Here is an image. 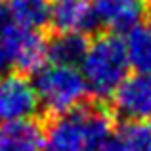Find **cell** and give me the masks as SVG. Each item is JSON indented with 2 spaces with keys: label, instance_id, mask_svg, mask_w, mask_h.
<instances>
[{
  "label": "cell",
  "instance_id": "30bf717a",
  "mask_svg": "<svg viewBox=\"0 0 151 151\" xmlns=\"http://www.w3.org/2000/svg\"><path fill=\"white\" fill-rule=\"evenodd\" d=\"M6 17L14 25L31 31H40L50 25V0H6Z\"/></svg>",
  "mask_w": 151,
  "mask_h": 151
},
{
  "label": "cell",
  "instance_id": "8fae6325",
  "mask_svg": "<svg viewBox=\"0 0 151 151\" xmlns=\"http://www.w3.org/2000/svg\"><path fill=\"white\" fill-rule=\"evenodd\" d=\"M128 67L136 73H151V25H142L128 29L122 38Z\"/></svg>",
  "mask_w": 151,
  "mask_h": 151
},
{
  "label": "cell",
  "instance_id": "4fadbf2b",
  "mask_svg": "<svg viewBox=\"0 0 151 151\" xmlns=\"http://www.w3.org/2000/svg\"><path fill=\"white\" fill-rule=\"evenodd\" d=\"M119 140L124 151H151V122L147 121H126L121 128Z\"/></svg>",
  "mask_w": 151,
  "mask_h": 151
},
{
  "label": "cell",
  "instance_id": "9a60e30c",
  "mask_svg": "<svg viewBox=\"0 0 151 151\" xmlns=\"http://www.w3.org/2000/svg\"><path fill=\"white\" fill-rule=\"evenodd\" d=\"M90 151H124V147H122V142L111 134L105 140H101L100 144H96Z\"/></svg>",
  "mask_w": 151,
  "mask_h": 151
},
{
  "label": "cell",
  "instance_id": "7a4b0ae2",
  "mask_svg": "<svg viewBox=\"0 0 151 151\" xmlns=\"http://www.w3.org/2000/svg\"><path fill=\"white\" fill-rule=\"evenodd\" d=\"M78 65L88 94H92V98L98 101L109 100L130 69L122 38H119L115 33L94 38Z\"/></svg>",
  "mask_w": 151,
  "mask_h": 151
},
{
  "label": "cell",
  "instance_id": "5bb4252c",
  "mask_svg": "<svg viewBox=\"0 0 151 151\" xmlns=\"http://www.w3.org/2000/svg\"><path fill=\"white\" fill-rule=\"evenodd\" d=\"M6 21H8V17L0 23V75H2V73H8V69L12 67L10 48H8V38H6V31H4Z\"/></svg>",
  "mask_w": 151,
  "mask_h": 151
},
{
  "label": "cell",
  "instance_id": "277c9868",
  "mask_svg": "<svg viewBox=\"0 0 151 151\" xmlns=\"http://www.w3.org/2000/svg\"><path fill=\"white\" fill-rule=\"evenodd\" d=\"M4 31L10 48L12 67L17 73L35 75L48 63V40L42 37L40 31L17 27L10 19L4 25Z\"/></svg>",
  "mask_w": 151,
  "mask_h": 151
},
{
  "label": "cell",
  "instance_id": "9c48e42d",
  "mask_svg": "<svg viewBox=\"0 0 151 151\" xmlns=\"http://www.w3.org/2000/svg\"><path fill=\"white\" fill-rule=\"evenodd\" d=\"M44 126L37 119L0 122V151H42Z\"/></svg>",
  "mask_w": 151,
  "mask_h": 151
},
{
  "label": "cell",
  "instance_id": "ac0fdd59",
  "mask_svg": "<svg viewBox=\"0 0 151 151\" xmlns=\"http://www.w3.org/2000/svg\"><path fill=\"white\" fill-rule=\"evenodd\" d=\"M54 2H58V0H54Z\"/></svg>",
  "mask_w": 151,
  "mask_h": 151
},
{
  "label": "cell",
  "instance_id": "2e32d148",
  "mask_svg": "<svg viewBox=\"0 0 151 151\" xmlns=\"http://www.w3.org/2000/svg\"><path fill=\"white\" fill-rule=\"evenodd\" d=\"M6 19V12H4V8H0V23Z\"/></svg>",
  "mask_w": 151,
  "mask_h": 151
},
{
  "label": "cell",
  "instance_id": "ba28073f",
  "mask_svg": "<svg viewBox=\"0 0 151 151\" xmlns=\"http://www.w3.org/2000/svg\"><path fill=\"white\" fill-rule=\"evenodd\" d=\"M50 25L55 33H92L98 27L90 0H58L52 4Z\"/></svg>",
  "mask_w": 151,
  "mask_h": 151
},
{
  "label": "cell",
  "instance_id": "6da1fadb",
  "mask_svg": "<svg viewBox=\"0 0 151 151\" xmlns=\"http://www.w3.org/2000/svg\"><path fill=\"white\" fill-rule=\"evenodd\" d=\"M115 115L101 103H81L63 115L50 117L42 151H90L113 134Z\"/></svg>",
  "mask_w": 151,
  "mask_h": 151
},
{
  "label": "cell",
  "instance_id": "5b68a950",
  "mask_svg": "<svg viewBox=\"0 0 151 151\" xmlns=\"http://www.w3.org/2000/svg\"><path fill=\"white\" fill-rule=\"evenodd\" d=\"M35 84L23 73L0 75V122L35 117L38 111Z\"/></svg>",
  "mask_w": 151,
  "mask_h": 151
},
{
  "label": "cell",
  "instance_id": "52a82bcc",
  "mask_svg": "<svg viewBox=\"0 0 151 151\" xmlns=\"http://www.w3.org/2000/svg\"><path fill=\"white\" fill-rule=\"evenodd\" d=\"M98 27H105L111 33H126L142 23L145 15L144 0H90Z\"/></svg>",
  "mask_w": 151,
  "mask_h": 151
},
{
  "label": "cell",
  "instance_id": "8992f818",
  "mask_svg": "<svg viewBox=\"0 0 151 151\" xmlns=\"http://www.w3.org/2000/svg\"><path fill=\"white\" fill-rule=\"evenodd\" d=\"M113 115L124 121H149L151 119V73L126 75L111 96Z\"/></svg>",
  "mask_w": 151,
  "mask_h": 151
},
{
  "label": "cell",
  "instance_id": "7c38bea8",
  "mask_svg": "<svg viewBox=\"0 0 151 151\" xmlns=\"http://www.w3.org/2000/svg\"><path fill=\"white\" fill-rule=\"evenodd\" d=\"M90 40L84 33H55L48 40V61L58 65H78Z\"/></svg>",
  "mask_w": 151,
  "mask_h": 151
},
{
  "label": "cell",
  "instance_id": "e0dca14e",
  "mask_svg": "<svg viewBox=\"0 0 151 151\" xmlns=\"http://www.w3.org/2000/svg\"><path fill=\"white\" fill-rule=\"evenodd\" d=\"M144 2H145V8H147V10L151 12V0H144Z\"/></svg>",
  "mask_w": 151,
  "mask_h": 151
},
{
  "label": "cell",
  "instance_id": "3957f363",
  "mask_svg": "<svg viewBox=\"0 0 151 151\" xmlns=\"http://www.w3.org/2000/svg\"><path fill=\"white\" fill-rule=\"evenodd\" d=\"M35 90L38 96V105L48 117L63 115L86 101L88 88L82 73L75 65L46 63L35 73Z\"/></svg>",
  "mask_w": 151,
  "mask_h": 151
}]
</instances>
